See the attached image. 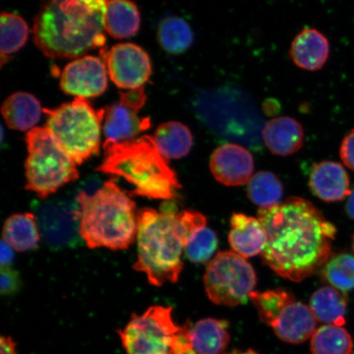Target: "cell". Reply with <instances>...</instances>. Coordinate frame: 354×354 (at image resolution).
<instances>
[{
	"instance_id": "f546056e",
	"label": "cell",
	"mask_w": 354,
	"mask_h": 354,
	"mask_svg": "<svg viewBox=\"0 0 354 354\" xmlns=\"http://www.w3.org/2000/svg\"><path fill=\"white\" fill-rule=\"evenodd\" d=\"M323 277L339 291L354 290V257L342 254L333 257L325 265Z\"/></svg>"
},
{
	"instance_id": "9c48e42d",
	"label": "cell",
	"mask_w": 354,
	"mask_h": 354,
	"mask_svg": "<svg viewBox=\"0 0 354 354\" xmlns=\"http://www.w3.org/2000/svg\"><path fill=\"white\" fill-rule=\"evenodd\" d=\"M261 321L272 327L279 339L290 344H301L312 338L317 320L311 308L299 302L285 290H268L250 295Z\"/></svg>"
},
{
	"instance_id": "d6986e66",
	"label": "cell",
	"mask_w": 354,
	"mask_h": 354,
	"mask_svg": "<svg viewBox=\"0 0 354 354\" xmlns=\"http://www.w3.org/2000/svg\"><path fill=\"white\" fill-rule=\"evenodd\" d=\"M231 227L229 243L234 253L245 259L262 254L267 243V234L258 218L234 214Z\"/></svg>"
},
{
	"instance_id": "8992f818",
	"label": "cell",
	"mask_w": 354,
	"mask_h": 354,
	"mask_svg": "<svg viewBox=\"0 0 354 354\" xmlns=\"http://www.w3.org/2000/svg\"><path fill=\"white\" fill-rule=\"evenodd\" d=\"M171 307L152 306L140 315L132 314L118 330L127 354H196L188 335V323L175 324Z\"/></svg>"
},
{
	"instance_id": "8fae6325",
	"label": "cell",
	"mask_w": 354,
	"mask_h": 354,
	"mask_svg": "<svg viewBox=\"0 0 354 354\" xmlns=\"http://www.w3.org/2000/svg\"><path fill=\"white\" fill-rule=\"evenodd\" d=\"M119 95L118 103L103 109L104 135L108 140L117 143L135 140L151 126L149 118H141L138 114L146 101L144 87Z\"/></svg>"
},
{
	"instance_id": "ffe728a7",
	"label": "cell",
	"mask_w": 354,
	"mask_h": 354,
	"mask_svg": "<svg viewBox=\"0 0 354 354\" xmlns=\"http://www.w3.org/2000/svg\"><path fill=\"white\" fill-rule=\"evenodd\" d=\"M188 323V335L196 354H223L230 342L228 322L205 318L194 325Z\"/></svg>"
},
{
	"instance_id": "44dd1931",
	"label": "cell",
	"mask_w": 354,
	"mask_h": 354,
	"mask_svg": "<svg viewBox=\"0 0 354 354\" xmlns=\"http://www.w3.org/2000/svg\"><path fill=\"white\" fill-rule=\"evenodd\" d=\"M42 112L39 101L28 92L13 93L3 102L1 108L8 127L21 131L34 129Z\"/></svg>"
},
{
	"instance_id": "74e56055",
	"label": "cell",
	"mask_w": 354,
	"mask_h": 354,
	"mask_svg": "<svg viewBox=\"0 0 354 354\" xmlns=\"http://www.w3.org/2000/svg\"><path fill=\"white\" fill-rule=\"evenodd\" d=\"M353 250H354V236H353Z\"/></svg>"
},
{
	"instance_id": "4316f807",
	"label": "cell",
	"mask_w": 354,
	"mask_h": 354,
	"mask_svg": "<svg viewBox=\"0 0 354 354\" xmlns=\"http://www.w3.org/2000/svg\"><path fill=\"white\" fill-rule=\"evenodd\" d=\"M29 28L24 19L16 13L3 12L0 17V52L1 66L28 41Z\"/></svg>"
},
{
	"instance_id": "e575fe53",
	"label": "cell",
	"mask_w": 354,
	"mask_h": 354,
	"mask_svg": "<svg viewBox=\"0 0 354 354\" xmlns=\"http://www.w3.org/2000/svg\"><path fill=\"white\" fill-rule=\"evenodd\" d=\"M0 344H1V348H0L1 354H17L16 344L10 336L6 337L2 335Z\"/></svg>"
},
{
	"instance_id": "f1b7e54d",
	"label": "cell",
	"mask_w": 354,
	"mask_h": 354,
	"mask_svg": "<svg viewBox=\"0 0 354 354\" xmlns=\"http://www.w3.org/2000/svg\"><path fill=\"white\" fill-rule=\"evenodd\" d=\"M353 351L351 335L342 326H322L311 338L313 354H352Z\"/></svg>"
},
{
	"instance_id": "8d00e7d4",
	"label": "cell",
	"mask_w": 354,
	"mask_h": 354,
	"mask_svg": "<svg viewBox=\"0 0 354 354\" xmlns=\"http://www.w3.org/2000/svg\"><path fill=\"white\" fill-rule=\"evenodd\" d=\"M227 354H259V353H257L256 352L251 351V349H249V351H248L246 352H243V353L239 352V351H233V352L227 353Z\"/></svg>"
},
{
	"instance_id": "5bb4252c",
	"label": "cell",
	"mask_w": 354,
	"mask_h": 354,
	"mask_svg": "<svg viewBox=\"0 0 354 354\" xmlns=\"http://www.w3.org/2000/svg\"><path fill=\"white\" fill-rule=\"evenodd\" d=\"M37 212L44 239L51 247L59 249L77 241L81 218L79 205L47 203Z\"/></svg>"
},
{
	"instance_id": "ba28073f",
	"label": "cell",
	"mask_w": 354,
	"mask_h": 354,
	"mask_svg": "<svg viewBox=\"0 0 354 354\" xmlns=\"http://www.w3.org/2000/svg\"><path fill=\"white\" fill-rule=\"evenodd\" d=\"M26 141L28 150L26 189L44 199L79 178L77 163L46 127H35L26 134Z\"/></svg>"
},
{
	"instance_id": "e0dca14e",
	"label": "cell",
	"mask_w": 354,
	"mask_h": 354,
	"mask_svg": "<svg viewBox=\"0 0 354 354\" xmlns=\"http://www.w3.org/2000/svg\"><path fill=\"white\" fill-rule=\"evenodd\" d=\"M263 138L269 151L278 156H290L303 147V127L290 117H279L270 120L263 128Z\"/></svg>"
},
{
	"instance_id": "484cf974",
	"label": "cell",
	"mask_w": 354,
	"mask_h": 354,
	"mask_svg": "<svg viewBox=\"0 0 354 354\" xmlns=\"http://www.w3.org/2000/svg\"><path fill=\"white\" fill-rule=\"evenodd\" d=\"M158 39L168 54L179 55L187 51L194 42L192 28L179 17H168L159 24Z\"/></svg>"
},
{
	"instance_id": "ac0fdd59",
	"label": "cell",
	"mask_w": 354,
	"mask_h": 354,
	"mask_svg": "<svg viewBox=\"0 0 354 354\" xmlns=\"http://www.w3.org/2000/svg\"><path fill=\"white\" fill-rule=\"evenodd\" d=\"M328 39L319 30L304 29L291 44L290 55L299 68L314 72L320 70L328 59Z\"/></svg>"
},
{
	"instance_id": "7402d4cb",
	"label": "cell",
	"mask_w": 354,
	"mask_h": 354,
	"mask_svg": "<svg viewBox=\"0 0 354 354\" xmlns=\"http://www.w3.org/2000/svg\"><path fill=\"white\" fill-rule=\"evenodd\" d=\"M140 28V15L135 3L127 0L106 1L104 28L111 37L122 39L134 37Z\"/></svg>"
},
{
	"instance_id": "7c38bea8",
	"label": "cell",
	"mask_w": 354,
	"mask_h": 354,
	"mask_svg": "<svg viewBox=\"0 0 354 354\" xmlns=\"http://www.w3.org/2000/svg\"><path fill=\"white\" fill-rule=\"evenodd\" d=\"M109 76L118 87L135 90L143 87L152 73L149 57L142 48L132 43L116 44L100 51Z\"/></svg>"
},
{
	"instance_id": "30bf717a",
	"label": "cell",
	"mask_w": 354,
	"mask_h": 354,
	"mask_svg": "<svg viewBox=\"0 0 354 354\" xmlns=\"http://www.w3.org/2000/svg\"><path fill=\"white\" fill-rule=\"evenodd\" d=\"M205 290L212 303L236 307L245 304L257 284V276L245 258L234 252H220L207 266Z\"/></svg>"
},
{
	"instance_id": "d6a6232c",
	"label": "cell",
	"mask_w": 354,
	"mask_h": 354,
	"mask_svg": "<svg viewBox=\"0 0 354 354\" xmlns=\"http://www.w3.org/2000/svg\"><path fill=\"white\" fill-rule=\"evenodd\" d=\"M339 156L345 166L354 171V130L344 137L340 145Z\"/></svg>"
},
{
	"instance_id": "83f0119b",
	"label": "cell",
	"mask_w": 354,
	"mask_h": 354,
	"mask_svg": "<svg viewBox=\"0 0 354 354\" xmlns=\"http://www.w3.org/2000/svg\"><path fill=\"white\" fill-rule=\"evenodd\" d=\"M248 196L260 209H269L280 205L283 185L271 171L257 172L248 183Z\"/></svg>"
},
{
	"instance_id": "52a82bcc",
	"label": "cell",
	"mask_w": 354,
	"mask_h": 354,
	"mask_svg": "<svg viewBox=\"0 0 354 354\" xmlns=\"http://www.w3.org/2000/svg\"><path fill=\"white\" fill-rule=\"evenodd\" d=\"M43 112L47 115L44 127L77 165L99 153L103 109L96 111L86 99L76 98Z\"/></svg>"
},
{
	"instance_id": "d590c367",
	"label": "cell",
	"mask_w": 354,
	"mask_h": 354,
	"mask_svg": "<svg viewBox=\"0 0 354 354\" xmlns=\"http://www.w3.org/2000/svg\"><path fill=\"white\" fill-rule=\"evenodd\" d=\"M346 212L349 218L354 220V189L352 190L351 196H348Z\"/></svg>"
},
{
	"instance_id": "1f68e13d",
	"label": "cell",
	"mask_w": 354,
	"mask_h": 354,
	"mask_svg": "<svg viewBox=\"0 0 354 354\" xmlns=\"http://www.w3.org/2000/svg\"><path fill=\"white\" fill-rule=\"evenodd\" d=\"M21 284L19 272L10 267L1 268V294L11 295L19 290Z\"/></svg>"
},
{
	"instance_id": "277c9868",
	"label": "cell",
	"mask_w": 354,
	"mask_h": 354,
	"mask_svg": "<svg viewBox=\"0 0 354 354\" xmlns=\"http://www.w3.org/2000/svg\"><path fill=\"white\" fill-rule=\"evenodd\" d=\"M104 149L105 158L97 171L123 177L134 185L132 194L169 201L178 196V178L153 137L143 136L121 143L107 140Z\"/></svg>"
},
{
	"instance_id": "7a4b0ae2",
	"label": "cell",
	"mask_w": 354,
	"mask_h": 354,
	"mask_svg": "<svg viewBox=\"0 0 354 354\" xmlns=\"http://www.w3.org/2000/svg\"><path fill=\"white\" fill-rule=\"evenodd\" d=\"M206 218L201 212H178L171 201L162 205L159 211L140 209L137 214L138 256L133 268L145 273L153 286L176 283L183 271L181 255L189 234L206 227Z\"/></svg>"
},
{
	"instance_id": "4fadbf2b",
	"label": "cell",
	"mask_w": 354,
	"mask_h": 354,
	"mask_svg": "<svg viewBox=\"0 0 354 354\" xmlns=\"http://www.w3.org/2000/svg\"><path fill=\"white\" fill-rule=\"evenodd\" d=\"M108 70L104 61L95 56H84L71 62L62 73L60 87L77 98H94L108 87Z\"/></svg>"
},
{
	"instance_id": "2e32d148",
	"label": "cell",
	"mask_w": 354,
	"mask_h": 354,
	"mask_svg": "<svg viewBox=\"0 0 354 354\" xmlns=\"http://www.w3.org/2000/svg\"><path fill=\"white\" fill-rule=\"evenodd\" d=\"M309 187L325 202L342 201L351 196V181L339 162L323 161L314 165L309 176Z\"/></svg>"
},
{
	"instance_id": "9a60e30c",
	"label": "cell",
	"mask_w": 354,
	"mask_h": 354,
	"mask_svg": "<svg viewBox=\"0 0 354 354\" xmlns=\"http://www.w3.org/2000/svg\"><path fill=\"white\" fill-rule=\"evenodd\" d=\"M253 156L242 146L227 144L219 146L210 158V170L214 178L227 187H240L253 176Z\"/></svg>"
},
{
	"instance_id": "d4e9b609",
	"label": "cell",
	"mask_w": 354,
	"mask_h": 354,
	"mask_svg": "<svg viewBox=\"0 0 354 354\" xmlns=\"http://www.w3.org/2000/svg\"><path fill=\"white\" fill-rule=\"evenodd\" d=\"M310 308L317 321L337 326L345 324L346 299L335 288L322 287L317 290L310 300Z\"/></svg>"
},
{
	"instance_id": "3957f363",
	"label": "cell",
	"mask_w": 354,
	"mask_h": 354,
	"mask_svg": "<svg viewBox=\"0 0 354 354\" xmlns=\"http://www.w3.org/2000/svg\"><path fill=\"white\" fill-rule=\"evenodd\" d=\"M106 1L55 0L35 17L34 41L51 59H79L103 47Z\"/></svg>"
},
{
	"instance_id": "4dcf8cb0",
	"label": "cell",
	"mask_w": 354,
	"mask_h": 354,
	"mask_svg": "<svg viewBox=\"0 0 354 354\" xmlns=\"http://www.w3.org/2000/svg\"><path fill=\"white\" fill-rule=\"evenodd\" d=\"M218 245V236L215 232L209 228L203 227L189 234L185 254L190 262L205 263L214 255Z\"/></svg>"
},
{
	"instance_id": "6da1fadb",
	"label": "cell",
	"mask_w": 354,
	"mask_h": 354,
	"mask_svg": "<svg viewBox=\"0 0 354 354\" xmlns=\"http://www.w3.org/2000/svg\"><path fill=\"white\" fill-rule=\"evenodd\" d=\"M258 219L267 234L261 257L278 276L302 281L330 258L336 228L306 199L291 197L259 209Z\"/></svg>"
},
{
	"instance_id": "cb8c5ba5",
	"label": "cell",
	"mask_w": 354,
	"mask_h": 354,
	"mask_svg": "<svg viewBox=\"0 0 354 354\" xmlns=\"http://www.w3.org/2000/svg\"><path fill=\"white\" fill-rule=\"evenodd\" d=\"M41 239L35 216L29 212L8 218L3 228V241L13 250L29 252L37 249Z\"/></svg>"
},
{
	"instance_id": "5b68a950",
	"label": "cell",
	"mask_w": 354,
	"mask_h": 354,
	"mask_svg": "<svg viewBox=\"0 0 354 354\" xmlns=\"http://www.w3.org/2000/svg\"><path fill=\"white\" fill-rule=\"evenodd\" d=\"M81 218L80 236L90 249L127 250L137 236L136 203L111 179L93 194L77 198Z\"/></svg>"
},
{
	"instance_id": "603a6c76",
	"label": "cell",
	"mask_w": 354,
	"mask_h": 354,
	"mask_svg": "<svg viewBox=\"0 0 354 354\" xmlns=\"http://www.w3.org/2000/svg\"><path fill=\"white\" fill-rule=\"evenodd\" d=\"M153 140L159 152L166 159H180L187 156L194 141L189 128L174 121L159 126L154 133Z\"/></svg>"
},
{
	"instance_id": "836d02e7",
	"label": "cell",
	"mask_w": 354,
	"mask_h": 354,
	"mask_svg": "<svg viewBox=\"0 0 354 354\" xmlns=\"http://www.w3.org/2000/svg\"><path fill=\"white\" fill-rule=\"evenodd\" d=\"M15 250L6 242H1V268L10 267L15 259Z\"/></svg>"
}]
</instances>
